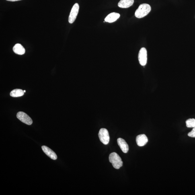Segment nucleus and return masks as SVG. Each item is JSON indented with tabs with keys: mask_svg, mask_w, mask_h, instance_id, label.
<instances>
[{
	"mask_svg": "<svg viewBox=\"0 0 195 195\" xmlns=\"http://www.w3.org/2000/svg\"><path fill=\"white\" fill-rule=\"evenodd\" d=\"M151 10V6L147 4H142L136 10L135 16L136 18H142L149 14Z\"/></svg>",
	"mask_w": 195,
	"mask_h": 195,
	"instance_id": "obj_1",
	"label": "nucleus"
},
{
	"mask_svg": "<svg viewBox=\"0 0 195 195\" xmlns=\"http://www.w3.org/2000/svg\"><path fill=\"white\" fill-rule=\"evenodd\" d=\"M109 161L112 164L115 168L119 169L123 165V162L121 158L116 153H112L110 154L109 157Z\"/></svg>",
	"mask_w": 195,
	"mask_h": 195,
	"instance_id": "obj_2",
	"label": "nucleus"
},
{
	"mask_svg": "<svg viewBox=\"0 0 195 195\" xmlns=\"http://www.w3.org/2000/svg\"><path fill=\"white\" fill-rule=\"evenodd\" d=\"M98 136L100 141L104 145H107L110 141L109 132L106 129L101 128L99 130Z\"/></svg>",
	"mask_w": 195,
	"mask_h": 195,
	"instance_id": "obj_3",
	"label": "nucleus"
},
{
	"mask_svg": "<svg viewBox=\"0 0 195 195\" xmlns=\"http://www.w3.org/2000/svg\"><path fill=\"white\" fill-rule=\"evenodd\" d=\"M79 9V5L78 3H76L73 5L70 12L68 21L70 24H73L76 19Z\"/></svg>",
	"mask_w": 195,
	"mask_h": 195,
	"instance_id": "obj_4",
	"label": "nucleus"
},
{
	"mask_svg": "<svg viewBox=\"0 0 195 195\" xmlns=\"http://www.w3.org/2000/svg\"><path fill=\"white\" fill-rule=\"evenodd\" d=\"M138 58L140 65L142 66L146 65L147 62V51L145 48H142L140 49L138 54Z\"/></svg>",
	"mask_w": 195,
	"mask_h": 195,
	"instance_id": "obj_5",
	"label": "nucleus"
},
{
	"mask_svg": "<svg viewBox=\"0 0 195 195\" xmlns=\"http://www.w3.org/2000/svg\"><path fill=\"white\" fill-rule=\"evenodd\" d=\"M17 117L21 122L28 125H31L32 124V119L24 112H20L17 113Z\"/></svg>",
	"mask_w": 195,
	"mask_h": 195,
	"instance_id": "obj_6",
	"label": "nucleus"
},
{
	"mask_svg": "<svg viewBox=\"0 0 195 195\" xmlns=\"http://www.w3.org/2000/svg\"><path fill=\"white\" fill-rule=\"evenodd\" d=\"M42 149L44 153L48 157H49L51 159L54 160H55L57 159V156L56 153L47 146H43L42 147Z\"/></svg>",
	"mask_w": 195,
	"mask_h": 195,
	"instance_id": "obj_7",
	"label": "nucleus"
},
{
	"mask_svg": "<svg viewBox=\"0 0 195 195\" xmlns=\"http://www.w3.org/2000/svg\"><path fill=\"white\" fill-rule=\"evenodd\" d=\"M136 141L138 146L141 147L145 146L147 143L148 140L145 134H142L136 136Z\"/></svg>",
	"mask_w": 195,
	"mask_h": 195,
	"instance_id": "obj_8",
	"label": "nucleus"
},
{
	"mask_svg": "<svg viewBox=\"0 0 195 195\" xmlns=\"http://www.w3.org/2000/svg\"><path fill=\"white\" fill-rule=\"evenodd\" d=\"M117 142L122 151L124 153H127L129 147L125 140L122 138H119L117 140Z\"/></svg>",
	"mask_w": 195,
	"mask_h": 195,
	"instance_id": "obj_9",
	"label": "nucleus"
},
{
	"mask_svg": "<svg viewBox=\"0 0 195 195\" xmlns=\"http://www.w3.org/2000/svg\"><path fill=\"white\" fill-rule=\"evenodd\" d=\"M120 17V15L116 12L111 13L107 16L105 19V21L112 23L116 21Z\"/></svg>",
	"mask_w": 195,
	"mask_h": 195,
	"instance_id": "obj_10",
	"label": "nucleus"
},
{
	"mask_svg": "<svg viewBox=\"0 0 195 195\" xmlns=\"http://www.w3.org/2000/svg\"><path fill=\"white\" fill-rule=\"evenodd\" d=\"M134 0H121L118 4V6L121 8H128L133 5Z\"/></svg>",
	"mask_w": 195,
	"mask_h": 195,
	"instance_id": "obj_11",
	"label": "nucleus"
},
{
	"mask_svg": "<svg viewBox=\"0 0 195 195\" xmlns=\"http://www.w3.org/2000/svg\"><path fill=\"white\" fill-rule=\"evenodd\" d=\"M13 50L15 54L19 55H22L24 54L25 52V48L23 47L22 45L19 44H17L15 45L13 48Z\"/></svg>",
	"mask_w": 195,
	"mask_h": 195,
	"instance_id": "obj_12",
	"label": "nucleus"
},
{
	"mask_svg": "<svg viewBox=\"0 0 195 195\" xmlns=\"http://www.w3.org/2000/svg\"><path fill=\"white\" fill-rule=\"evenodd\" d=\"M24 91L20 89H15L12 91L10 93V96L13 97H18L24 95Z\"/></svg>",
	"mask_w": 195,
	"mask_h": 195,
	"instance_id": "obj_13",
	"label": "nucleus"
},
{
	"mask_svg": "<svg viewBox=\"0 0 195 195\" xmlns=\"http://www.w3.org/2000/svg\"><path fill=\"white\" fill-rule=\"evenodd\" d=\"M186 123L187 127L194 128L195 127V119H189L186 121Z\"/></svg>",
	"mask_w": 195,
	"mask_h": 195,
	"instance_id": "obj_14",
	"label": "nucleus"
},
{
	"mask_svg": "<svg viewBox=\"0 0 195 195\" xmlns=\"http://www.w3.org/2000/svg\"><path fill=\"white\" fill-rule=\"evenodd\" d=\"M188 136L190 137L195 138V127L193 129L192 131L189 133Z\"/></svg>",
	"mask_w": 195,
	"mask_h": 195,
	"instance_id": "obj_15",
	"label": "nucleus"
},
{
	"mask_svg": "<svg viewBox=\"0 0 195 195\" xmlns=\"http://www.w3.org/2000/svg\"><path fill=\"white\" fill-rule=\"evenodd\" d=\"M6 1L11 2H15L21 1V0H6Z\"/></svg>",
	"mask_w": 195,
	"mask_h": 195,
	"instance_id": "obj_16",
	"label": "nucleus"
},
{
	"mask_svg": "<svg viewBox=\"0 0 195 195\" xmlns=\"http://www.w3.org/2000/svg\"><path fill=\"white\" fill-rule=\"evenodd\" d=\"M24 93H25V92H26V91H25V90H24Z\"/></svg>",
	"mask_w": 195,
	"mask_h": 195,
	"instance_id": "obj_17",
	"label": "nucleus"
}]
</instances>
